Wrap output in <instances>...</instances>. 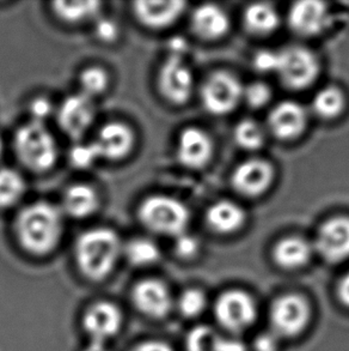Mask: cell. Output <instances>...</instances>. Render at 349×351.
<instances>
[{
  "mask_svg": "<svg viewBox=\"0 0 349 351\" xmlns=\"http://www.w3.org/2000/svg\"><path fill=\"white\" fill-rule=\"evenodd\" d=\"M64 213L46 200L24 206L14 219V230L24 251L33 256L52 253L62 241L65 229Z\"/></svg>",
  "mask_w": 349,
  "mask_h": 351,
  "instance_id": "6da1fadb",
  "label": "cell"
},
{
  "mask_svg": "<svg viewBox=\"0 0 349 351\" xmlns=\"http://www.w3.org/2000/svg\"><path fill=\"white\" fill-rule=\"evenodd\" d=\"M123 253L122 242L112 228H92L81 233L75 245V258L81 274L102 280L113 272Z\"/></svg>",
  "mask_w": 349,
  "mask_h": 351,
  "instance_id": "7a4b0ae2",
  "label": "cell"
},
{
  "mask_svg": "<svg viewBox=\"0 0 349 351\" xmlns=\"http://www.w3.org/2000/svg\"><path fill=\"white\" fill-rule=\"evenodd\" d=\"M14 155L28 171L43 174L57 165L59 147L46 123H24L14 136Z\"/></svg>",
  "mask_w": 349,
  "mask_h": 351,
  "instance_id": "3957f363",
  "label": "cell"
},
{
  "mask_svg": "<svg viewBox=\"0 0 349 351\" xmlns=\"http://www.w3.org/2000/svg\"><path fill=\"white\" fill-rule=\"evenodd\" d=\"M138 219L151 233L174 239L187 232L190 214L181 200L170 195H153L139 205Z\"/></svg>",
  "mask_w": 349,
  "mask_h": 351,
  "instance_id": "277c9868",
  "label": "cell"
},
{
  "mask_svg": "<svg viewBox=\"0 0 349 351\" xmlns=\"http://www.w3.org/2000/svg\"><path fill=\"white\" fill-rule=\"evenodd\" d=\"M275 73L285 88L304 90L311 86L321 72V64L315 53L302 46H289L278 52Z\"/></svg>",
  "mask_w": 349,
  "mask_h": 351,
  "instance_id": "5b68a950",
  "label": "cell"
},
{
  "mask_svg": "<svg viewBox=\"0 0 349 351\" xmlns=\"http://www.w3.org/2000/svg\"><path fill=\"white\" fill-rule=\"evenodd\" d=\"M244 86L231 72H213L203 82L200 97L203 108L213 115H227L236 110L243 100Z\"/></svg>",
  "mask_w": 349,
  "mask_h": 351,
  "instance_id": "8992f818",
  "label": "cell"
},
{
  "mask_svg": "<svg viewBox=\"0 0 349 351\" xmlns=\"http://www.w3.org/2000/svg\"><path fill=\"white\" fill-rule=\"evenodd\" d=\"M311 313L310 304L302 295H283L270 307L272 332L279 338L298 337L307 330Z\"/></svg>",
  "mask_w": 349,
  "mask_h": 351,
  "instance_id": "52a82bcc",
  "label": "cell"
},
{
  "mask_svg": "<svg viewBox=\"0 0 349 351\" xmlns=\"http://www.w3.org/2000/svg\"><path fill=\"white\" fill-rule=\"evenodd\" d=\"M218 323L229 332L241 333L251 328L257 318V306L253 296L243 290L222 293L214 304Z\"/></svg>",
  "mask_w": 349,
  "mask_h": 351,
  "instance_id": "ba28073f",
  "label": "cell"
},
{
  "mask_svg": "<svg viewBox=\"0 0 349 351\" xmlns=\"http://www.w3.org/2000/svg\"><path fill=\"white\" fill-rule=\"evenodd\" d=\"M157 86L166 102L174 106L185 105L193 95V72L182 57L169 56L158 71Z\"/></svg>",
  "mask_w": 349,
  "mask_h": 351,
  "instance_id": "9c48e42d",
  "label": "cell"
},
{
  "mask_svg": "<svg viewBox=\"0 0 349 351\" xmlns=\"http://www.w3.org/2000/svg\"><path fill=\"white\" fill-rule=\"evenodd\" d=\"M57 125L72 141L81 142L96 119L94 100L81 93L67 96L55 110Z\"/></svg>",
  "mask_w": 349,
  "mask_h": 351,
  "instance_id": "30bf717a",
  "label": "cell"
},
{
  "mask_svg": "<svg viewBox=\"0 0 349 351\" xmlns=\"http://www.w3.org/2000/svg\"><path fill=\"white\" fill-rule=\"evenodd\" d=\"M313 250L329 264L349 259L348 216H335L324 221L317 230Z\"/></svg>",
  "mask_w": 349,
  "mask_h": 351,
  "instance_id": "8fae6325",
  "label": "cell"
},
{
  "mask_svg": "<svg viewBox=\"0 0 349 351\" xmlns=\"http://www.w3.org/2000/svg\"><path fill=\"white\" fill-rule=\"evenodd\" d=\"M275 168L261 158H251L242 162L231 176V185L238 195L256 198L264 195L273 185Z\"/></svg>",
  "mask_w": 349,
  "mask_h": 351,
  "instance_id": "7c38bea8",
  "label": "cell"
},
{
  "mask_svg": "<svg viewBox=\"0 0 349 351\" xmlns=\"http://www.w3.org/2000/svg\"><path fill=\"white\" fill-rule=\"evenodd\" d=\"M92 143L101 160L122 161L134 149L135 133L127 123L113 121L99 128Z\"/></svg>",
  "mask_w": 349,
  "mask_h": 351,
  "instance_id": "4fadbf2b",
  "label": "cell"
},
{
  "mask_svg": "<svg viewBox=\"0 0 349 351\" xmlns=\"http://www.w3.org/2000/svg\"><path fill=\"white\" fill-rule=\"evenodd\" d=\"M331 14L324 3L317 0L296 1L288 10L287 22L293 33L302 38H315L329 25Z\"/></svg>",
  "mask_w": 349,
  "mask_h": 351,
  "instance_id": "5bb4252c",
  "label": "cell"
},
{
  "mask_svg": "<svg viewBox=\"0 0 349 351\" xmlns=\"http://www.w3.org/2000/svg\"><path fill=\"white\" fill-rule=\"evenodd\" d=\"M214 152L212 138L201 128L190 126L179 133L176 145V156L181 166L198 171L211 161Z\"/></svg>",
  "mask_w": 349,
  "mask_h": 351,
  "instance_id": "9a60e30c",
  "label": "cell"
},
{
  "mask_svg": "<svg viewBox=\"0 0 349 351\" xmlns=\"http://www.w3.org/2000/svg\"><path fill=\"white\" fill-rule=\"evenodd\" d=\"M307 119V112L300 104L283 101L269 112V131L279 141L291 142L305 132Z\"/></svg>",
  "mask_w": 349,
  "mask_h": 351,
  "instance_id": "2e32d148",
  "label": "cell"
},
{
  "mask_svg": "<svg viewBox=\"0 0 349 351\" xmlns=\"http://www.w3.org/2000/svg\"><path fill=\"white\" fill-rule=\"evenodd\" d=\"M133 301L138 309L151 318H164L172 308L169 288L158 280L139 282L133 290Z\"/></svg>",
  "mask_w": 349,
  "mask_h": 351,
  "instance_id": "e0dca14e",
  "label": "cell"
},
{
  "mask_svg": "<svg viewBox=\"0 0 349 351\" xmlns=\"http://www.w3.org/2000/svg\"><path fill=\"white\" fill-rule=\"evenodd\" d=\"M185 6L184 1H135L133 4V14L144 27L163 30L177 22Z\"/></svg>",
  "mask_w": 349,
  "mask_h": 351,
  "instance_id": "ac0fdd59",
  "label": "cell"
},
{
  "mask_svg": "<svg viewBox=\"0 0 349 351\" xmlns=\"http://www.w3.org/2000/svg\"><path fill=\"white\" fill-rule=\"evenodd\" d=\"M83 324L92 341L107 343L120 331L122 313L114 304L99 302L86 311Z\"/></svg>",
  "mask_w": 349,
  "mask_h": 351,
  "instance_id": "d6986e66",
  "label": "cell"
},
{
  "mask_svg": "<svg viewBox=\"0 0 349 351\" xmlns=\"http://www.w3.org/2000/svg\"><path fill=\"white\" fill-rule=\"evenodd\" d=\"M193 33L205 41L224 38L230 30V17L216 4H203L194 10L190 17Z\"/></svg>",
  "mask_w": 349,
  "mask_h": 351,
  "instance_id": "ffe728a7",
  "label": "cell"
},
{
  "mask_svg": "<svg viewBox=\"0 0 349 351\" xmlns=\"http://www.w3.org/2000/svg\"><path fill=\"white\" fill-rule=\"evenodd\" d=\"M101 197L99 191L89 184H73L62 195V209L64 215L75 219H86L99 211Z\"/></svg>",
  "mask_w": 349,
  "mask_h": 351,
  "instance_id": "44dd1931",
  "label": "cell"
},
{
  "mask_svg": "<svg viewBox=\"0 0 349 351\" xmlns=\"http://www.w3.org/2000/svg\"><path fill=\"white\" fill-rule=\"evenodd\" d=\"M313 245L300 237H283L275 243L272 256L283 270H299L311 261Z\"/></svg>",
  "mask_w": 349,
  "mask_h": 351,
  "instance_id": "7402d4cb",
  "label": "cell"
},
{
  "mask_svg": "<svg viewBox=\"0 0 349 351\" xmlns=\"http://www.w3.org/2000/svg\"><path fill=\"white\" fill-rule=\"evenodd\" d=\"M205 219L212 232L229 235L243 228L246 222V215L241 205L231 200H219L208 208Z\"/></svg>",
  "mask_w": 349,
  "mask_h": 351,
  "instance_id": "603a6c76",
  "label": "cell"
},
{
  "mask_svg": "<svg viewBox=\"0 0 349 351\" xmlns=\"http://www.w3.org/2000/svg\"><path fill=\"white\" fill-rule=\"evenodd\" d=\"M280 24V16L269 3H254L243 12V25L248 33L255 36H267L274 33Z\"/></svg>",
  "mask_w": 349,
  "mask_h": 351,
  "instance_id": "cb8c5ba5",
  "label": "cell"
},
{
  "mask_svg": "<svg viewBox=\"0 0 349 351\" xmlns=\"http://www.w3.org/2000/svg\"><path fill=\"white\" fill-rule=\"evenodd\" d=\"M101 8L102 3L92 0L52 3L53 14L67 24H81L90 19H97Z\"/></svg>",
  "mask_w": 349,
  "mask_h": 351,
  "instance_id": "d4e9b609",
  "label": "cell"
},
{
  "mask_svg": "<svg viewBox=\"0 0 349 351\" xmlns=\"http://www.w3.org/2000/svg\"><path fill=\"white\" fill-rule=\"evenodd\" d=\"M346 108L345 93L339 86H328L317 93L312 100V110L324 120L340 117Z\"/></svg>",
  "mask_w": 349,
  "mask_h": 351,
  "instance_id": "484cf974",
  "label": "cell"
},
{
  "mask_svg": "<svg viewBox=\"0 0 349 351\" xmlns=\"http://www.w3.org/2000/svg\"><path fill=\"white\" fill-rule=\"evenodd\" d=\"M27 191L23 176L12 168H0V210L14 208Z\"/></svg>",
  "mask_w": 349,
  "mask_h": 351,
  "instance_id": "4316f807",
  "label": "cell"
},
{
  "mask_svg": "<svg viewBox=\"0 0 349 351\" xmlns=\"http://www.w3.org/2000/svg\"><path fill=\"white\" fill-rule=\"evenodd\" d=\"M123 254L132 265L142 267L156 264L161 258V250L150 239L138 237L123 246Z\"/></svg>",
  "mask_w": 349,
  "mask_h": 351,
  "instance_id": "83f0119b",
  "label": "cell"
},
{
  "mask_svg": "<svg viewBox=\"0 0 349 351\" xmlns=\"http://www.w3.org/2000/svg\"><path fill=\"white\" fill-rule=\"evenodd\" d=\"M79 93L94 100L107 93L110 86V77L107 70L101 66H88L78 77Z\"/></svg>",
  "mask_w": 349,
  "mask_h": 351,
  "instance_id": "f1b7e54d",
  "label": "cell"
},
{
  "mask_svg": "<svg viewBox=\"0 0 349 351\" xmlns=\"http://www.w3.org/2000/svg\"><path fill=\"white\" fill-rule=\"evenodd\" d=\"M233 139L242 149L248 152H256L263 147L266 133L263 128L257 121L244 119L235 126Z\"/></svg>",
  "mask_w": 349,
  "mask_h": 351,
  "instance_id": "f546056e",
  "label": "cell"
},
{
  "mask_svg": "<svg viewBox=\"0 0 349 351\" xmlns=\"http://www.w3.org/2000/svg\"><path fill=\"white\" fill-rule=\"evenodd\" d=\"M220 337L208 326H198L187 337V351H218Z\"/></svg>",
  "mask_w": 349,
  "mask_h": 351,
  "instance_id": "4dcf8cb0",
  "label": "cell"
},
{
  "mask_svg": "<svg viewBox=\"0 0 349 351\" xmlns=\"http://www.w3.org/2000/svg\"><path fill=\"white\" fill-rule=\"evenodd\" d=\"M207 306L206 295L200 289L184 290L179 299V309L185 318H195L203 313Z\"/></svg>",
  "mask_w": 349,
  "mask_h": 351,
  "instance_id": "1f68e13d",
  "label": "cell"
},
{
  "mask_svg": "<svg viewBox=\"0 0 349 351\" xmlns=\"http://www.w3.org/2000/svg\"><path fill=\"white\" fill-rule=\"evenodd\" d=\"M68 160L72 167L77 169H89L96 162L101 160L94 143L78 142L71 147L68 152Z\"/></svg>",
  "mask_w": 349,
  "mask_h": 351,
  "instance_id": "d6a6232c",
  "label": "cell"
},
{
  "mask_svg": "<svg viewBox=\"0 0 349 351\" xmlns=\"http://www.w3.org/2000/svg\"><path fill=\"white\" fill-rule=\"evenodd\" d=\"M272 96L273 94L270 86L263 82H253L243 89V100L253 110L263 108L270 102Z\"/></svg>",
  "mask_w": 349,
  "mask_h": 351,
  "instance_id": "836d02e7",
  "label": "cell"
},
{
  "mask_svg": "<svg viewBox=\"0 0 349 351\" xmlns=\"http://www.w3.org/2000/svg\"><path fill=\"white\" fill-rule=\"evenodd\" d=\"M94 36L99 41L105 45H112L120 38V27L118 22L110 17H99L94 19Z\"/></svg>",
  "mask_w": 349,
  "mask_h": 351,
  "instance_id": "e575fe53",
  "label": "cell"
},
{
  "mask_svg": "<svg viewBox=\"0 0 349 351\" xmlns=\"http://www.w3.org/2000/svg\"><path fill=\"white\" fill-rule=\"evenodd\" d=\"M200 251V242L187 232L174 237V252L181 259H193Z\"/></svg>",
  "mask_w": 349,
  "mask_h": 351,
  "instance_id": "d590c367",
  "label": "cell"
},
{
  "mask_svg": "<svg viewBox=\"0 0 349 351\" xmlns=\"http://www.w3.org/2000/svg\"><path fill=\"white\" fill-rule=\"evenodd\" d=\"M29 113L31 117L30 121L44 123L53 114H55V108L49 99L44 96H38L30 102Z\"/></svg>",
  "mask_w": 349,
  "mask_h": 351,
  "instance_id": "8d00e7d4",
  "label": "cell"
},
{
  "mask_svg": "<svg viewBox=\"0 0 349 351\" xmlns=\"http://www.w3.org/2000/svg\"><path fill=\"white\" fill-rule=\"evenodd\" d=\"M278 52L270 49H262L255 54L253 59V65L256 71L261 73H270L276 71L278 66Z\"/></svg>",
  "mask_w": 349,
  "mask_h": 351,
  "instance_id": "74e56055",
  "label": "cell"
},
{
  "mask_svg": "<svg viewBox=\"0 0 349 351\" xmlns=\"http://www.w3.org/2000/svg\"><path fill=\"white\" fill-rule=\"evenodd\" d=\"M279 339L275 333H262L256 339L255 347L257 351H278Z\"/></svg>",
  "mask_w": 349,
  "mask_h": 351,
  "instance_id": "f35d334b",
  "label": "cell"
},
{
  "mask_svg": "<svg viewBox=\"0 0 349 351\" xmlns=\"http://www.w3.org/2000/svg\"><path fill=\"white\" fill-rule=\"evenodd\" d=\"M337 296L341 304L349 308V272L341 278L340 283L337 285Z\"/></svg>",
  "mask_w": 349,
  "mask_h": 351,
  "instance_id": "ab89813d",
  "label": "cell"
},
{
  "mask_svg": "<svg viewBox=\"0 0 349 351\" xmlns=\"http://www.w3.org/2000/svg\"><path fill=\"white\" fill-rule=\"evenodd\" d=\"M132 351H172V349L166 343L146 342L134 348Z\"/></svg>",
  "mask_w": 349,
  "mask_h": 351,
  "instance_id": "60d3db41",
  "label": "cell"
},
{
  "mask_svg": "<svg viewBox=\"0 0 349 351\" xmlns=\"http://www.w3.org/2000/svg\"><path fill=\"white\" fill-rule=\"evenodd\" d=\"M218 351H246V348L238 341L224 339V338L220 337Z\"/></svg>",
  "mask_w": 349,
  "mask_h": 351,
  "instance_id": "b9f144b4",
  "label": "cell"
},
{
  "mask_svg": "<svg viewBox=\"0 0 349 351\" xmlns=\"http://www.w3.org/2000/svg\"><path fill=\"white\" fill-rule=\"evenodd\" d=\"M84 351H110V349H109L105 342L91 341V343L84 349Z\"/></svg>",
  "mask_w": 349,
  "mask_h": 351,
  "instance_id": "7bdbcfd3",
  "label": "cell"
},
{
  "mask_svg": "<svg viewBox=\"0 0 349 351\" xmlns=\"http://www.w3.org/2000/svg\"><path fill=\"white\" fill-rule=\"evenodd\" d=\"M3 152H4V141L0 137V157L3 156Z\"/></svg>",
  "mask_w": 349,
  "mask_h": 351,
  "instance_id": "ee69618b",
  "label": "cell"
}]
</instances>
